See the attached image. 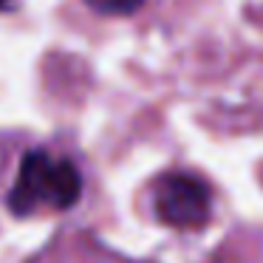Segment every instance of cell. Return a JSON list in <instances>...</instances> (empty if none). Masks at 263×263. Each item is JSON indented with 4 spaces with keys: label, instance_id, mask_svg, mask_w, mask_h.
Segmentation results:
<instances>
[{
    "label": "cell",
    "instance_id": "3957f363",
    "mask_svg": "<svg viewBox=\"0 0 263 263\" xmlns=\"http://www.w3.org/2000/svg\"><path fill=\"white\" fill-rule=\"evenodd\" d=\"M99 14H133L144 6V0H85Z\"/></svg>",
    "mask_w": 263,
    "mask_h": 263
},
{
    "label": "cell",
    "instance_id": "6da1fadb",
    "mask_svg": "<svg viewBox=\"0 0 263 263\" xmlns=\"http://www.w3.org/2000/svg\"><path fill=\"white\" fill-rule=\"evenodd\" d=\"M80 195L82 176L74 161L48 150H29L17 167V178L6 195V206L20 218L40 210L63 212L71 210Z\"/></svg>",
    "mask_w": 263,
    "mask_h": 263
},
{
    "label": "cell",
    "instance_id": "277c9868",
    "mask_svg": "<svg viewBox=\"0 0 263 263\" xmlns=\"http://www.w3.org/2000/svg\"><path fill=\"white\" fill-rule=\"evenodd\" d=\"M9 6V0H0V9H6Z\"/></svg>",
    "mask_w": 263,
    "mask_h": 263
},
{
    "label": "cell",
    "instance_id": "7a4b0ae2",
    "mask_svg": "<svg viewBox=\"0 0 263 263\" xmlns=\"http://www.w3.org/2000/svg\"><path fill=\"white\" fill-rule=\"evenodd\" d=\"M153 210L167 227L193 229L210 218L212 193L193 173H167L153 190Z\"/></svg>",
    "mask_w": 263,
    "mask_h": 263
}]
</instances>
